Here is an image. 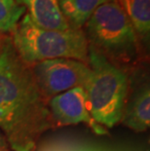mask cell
Listing matches in <instances>:
<instances>
[{"label": "cell", "mask_w": 150, "mask_h": 151, "mask_svg": "<svg viewBox=\"0 0 150 151\" xmlns=\"http://www.w3.org/2000/svg\"><path fill=\"white\" fill-rule=\"evenodd\" d=\"M91 74L84 86L90 114L95 123L112 128L122 120L129 88L127 73L89 47Z\"/></svg>", "instance_id": "277c9868"}, {"label": "cell", "mask_w": 150, "mask_h": 151, "mask_svg": "<svg viewBox=\"0 0 150 151\" xmlns=\"http://www.w3.org/2000/svg\"><path fill=\"white\" fill-rule=\"evenodd\" d=\"M109 0H59L60 11L70 27L82 29L95 9Z\"/></svg>", "instance_id": "9c48e42d"}, {"label": "cell", "mask_w": 150, "mask_h": 151, "mask_svg": "<svg viewBox=\"0 0 150 151\" xmlns=\"http://www.w3.org/2000/svg\"><path fill=\"white\" fill-rule=\"evenodd\" d=\"M9 129H10V128H9V123L7 120V117H6L4 111H3L1 107H0V131H1L2 134H4L5 139L9 134Z\"/></svg>", "instance_id": "7c38bea8"}, {"label": "cell", "mask_w": 150, "mask_h": 151, "mask_svg": "<svg viewBox=\"0 0 150 151\" xmlns=\"http://www.w3.org/2000/svg\"><path fill=\"white\" fill-rule=\"evenodd\" d=\"M48 107L53 123L57 126L86 123L97 133H104L100 125L93 120L83 87H76L51 98L48 101Z\"/></svg>", "instance_id": "8992f818"}, {"label": "cell", "mask_w": 150, "mask_h": 151, "mask_svg": "<svg viewBox=\"0 0 150 151\" xmlns=\"http://www.w3.org/2000/svg\"><path fill=\"white\" fill-rule=\"evenodd\" d=\"M123 122L130 129L144 132L150 126V92L143 86L133 95L128 106L124 108Z\"/></svg>", "instance_id": "ba28073f"}, {"label": "cell", "mask_w": 150, "mask_h": 151, "mask_svg": "<svg viewBox=\"0 0 150 151\" xmlns=\"http://www.w3.org/2000/svg\"><path fill=\"white\" fill-rule=\"evenodd\" d=\"M132 24L138 37H148L150 31V0H116Z\"/></svg>", "instance_id": "30bf717a"}, {"label": "cell", "mask_w": 150, "mask_h": 151, "mask_svg": "<svg viewBox=\"0 0 150 151\" xmlns=\"http://www.w3.org/2000/svg\"><path fill=\"white\" fill-rule=\"evenodd\" d=\"M5 37H6L5 34H0V49H1V46L3 44V41L5 39Z\"/></svg>", "instance_id": "9a60e30c"}, {"label": "cell", "mask_w": 150, "mask_h": 151, "mask_svg": "<svg viewBox=\"0 0 150 151\" xmlns=\"http://www.w3.org/2000/svg\"><path fill=\"white\" fill-rule=\"evenodd\" d=\"M10 147H9L7 140H6L4 134L0 131V151H9Z\"/></svg>", "instance_id": "5bb4252c"}, {"label": "cell", "mask_w": 150, "mask_h": 151, "mask_svg": "<svg viewBox=\"0 0 150 151\" xmlns=\"http://www.w3.org/2000/svg\"><path fill=\"white\" fill-rule=\"evenodd\" d=\"M82 29L88 46L114 65L123 68L139 60V37L116 0L95 9Z\"/></svg>", "instance_id": "7a4b0ae2"}, {"label": "cell", "mask_w": 150, "mask_h": 151, "mask_svg": "<svg viewBox=\"0 0 150 151\" xmlns=\"http://www.w3.org/2000/svg\"><path fill=\"white\" fill-rule=\"evenodd\" d=\"M25 12L17 0H0V34L12 33Z\"/></svg>", "instance_id": "8fae6325"}, {"label": "cell", "mask_w": 150, "mask_h": 151, "mask_svg": "<svg viewBox=\"0 0 150 151\" xmlns=\"http://www.w3.org/2000/svg\"><path fill=\"white\" fill-rule=\"evenodd\" d=\"M10 37L19 57L28 65L55 59H71L88 65L89 46L83 29H44L25 14Z\"/></svg>", "instance_id": "3957f363"}, {"label": "cell", "mask_w": 150, "mask_h": 151, "mask_svg": "<svg viewBox=\"0 0 150 151\" xmlns=\"http://www.w3.org/2000/svg\"><path fill=\"white\" fill-rule=\"evenodd\" d=\"M29 67L41 95L47 101L76 87L84 88L91 74L89 65L71 59L42 60Z\"/></svg>", "instance_id": "5b68a950"}, {"label": "cell", "mask_w": 150, "mask_h": 151, "mask_svg": "<svg viewBox=\"0 0 150 151\" xmlns=\"http://www.w3.org/2000/svg\"><path fill=\"white\" fill-rule=\"evenodd\" d=\"M38 151H65L62 149L60 145H56V144H49V145H44L43 147L38 150Z\"/></svg>", "instance_id": "4fadbf2b"}, {"label": "cell", "mask_w": 150, "mask_h": 151, "mask_svg": "<svg viewBox=\"0 0 150 151\" xmlns=\"http://www.w3.org/2000/svg\"><path fill=\"white\" fill-rule=\"evenodd\" d=\"M17 1H18L19 3H21V4H23V3H22V0H17Z\"/></svg>", "instance_id": "2e32d148"}, {"label": "cell", "mask_w": 150, "mask_h": 151, "mask_svg": "<svg viewBox=\"0 0 150 151\" xmlns=\"http://www.w3.org/2000/svg\"><path fill=\"white\" fill-rule=\"evenodd\" d=\"M0 107L10 128L6 140L14 151H33L41 134L54 125L48 101L29 65L16 52L10 35L0 49Z\"/></svg>", "instance_id": "6da1fadb"}, {"label": "cell", "mask_w": 150, "mask_h": 151, "mask_svg": "<svg viewBox=\"0 0 150 151\" xmlns=\"http://www.w3.org/2000/svg\"><path fill=\"white\" fill-rule=\"evenodd\" d=\"M37 27L49 30H68L70 25L60 11L59 0H22Z\"/></svg>", "instance_id": "52a82bcc"}]
</instances>
